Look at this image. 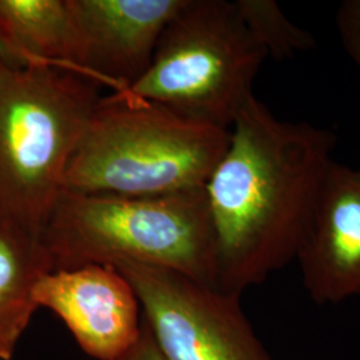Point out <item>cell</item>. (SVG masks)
Here are the masks:
<instances>
[{"mask_svg":"<svg viewBox=\"0 0 360 360\" xmlns=\"http://www.w3.org/2000/svg\"><path fill=\"white\" fill-rule=\"evenodd\" d=\"M336 135L251 96L206 184L218 288L242 295L294 260L334 159Z\"/></svg>","mask_w":360,"mask_h":360,"instance_id":"6da1fadb","label":"cell"},{"mask_svg":"<svg viewBox=\"0 0 360 360\" xmlns=\"http://www.w3.org/2000/svg\"><path fill=\"white\" fill-rule=\"evenodd\" d=\"M53 269L134 263L218 288L206 187L159 196L63 190L43 230Z\"/></svg>","mask_w":360,"mask_h":360,"instance_id":"7a4b0ae2","label":"cell"},{"mask_svg":"<svg viewBox=\"0 0 360 360\" xmlns=\"http://www.w3.org/2000/svg\"><path fill=\"white\" fill-rule=\"evenodd\" d=\"M230 129L129 91L102 96L65 169L67 191L159 196L206 187Z\"/></svg>","mask_w":360,"mask_h":360,"instance_id":"3957f363","label":"cell"},{"mask_svg":"<svg viewBox=\"0 0 360 360\" xmlns=\"http://www.w3.org/2000/svg\"><path fill=\"white\" fill-rule=\"evenodd\" d=\"M102 86L0 50V220L43 231Z\"/></svg>","mask_w":360,"mask_h":360,"instance_id":"277c9868","label":"cell"},{"mask_svg":"<svg viewBox=\"0 0 360 360\" xmlns=\"http://www.w3.org/2000/svg\"><path fill=\"white\" fill-rule=\"evenodd\" d=\"M267 58L235 1L186 0L165 28L148 70L127 91L230 129L254 96L255 77Z\"/></svg>","mask_w":360,"mask_h":360,"instance_id":"5b68a950","label":"cell"},{"mask_svg":"<svg viewBox=\"0 0 360 360\" xmlns=\"http://www.w3.org/2000/svg\"><path fill=\"white\" fill-rule=\"evenodd\" d=\"M139 299L143 322L168 360H276L242 307V295L176 271L115 267Z\"/></svg>","mask_w":360,"mask_h":360,"instance_id":"8992f818","label":"cell"},{"mask_svg":"<svg viewBox=\"0 0 360 360\" xmlns=\"http://www.w3.org/2000/svg\"><path fill=\"white\" fill-rule=\"evenodd\" d=\"M186 0H67L77 70L112 92L127 91L153 62L158 41Z\"/></svg>","mask_w":360,"mask_h":360,"instance_id":"52a82bcc","label":"cell"},{"mask_svg":"<svg viewBox=\"0 0 360 360\" xmlns=\"http://www.w3.org/2000/svg\"><path fill=\"white\" fill-rule=\"evenodd\" d=\"M35 302L65 323L92 359H119L142 334L139 299L111 266L52 271L37 285Z\"/></svg>","mask_w":360,"mask_h":360,"instance_id":"ba28073f","label":"cell"},{"mask_svg":"<svg viewBox=\"0 0 360 360\" xmlns=\"http://www.w3.org/2000/svg\"><path fill=\"white\" fill-rule=\"evenodd\" d=\"M295 259L315 303L360 297V171L333 162Z\"/></svg>","mask_w":360,"mask_h":360,"instance_id":"9c48e42d","label":"cell"},{"mask_svg":"<svg viewBox=\"0 0 360 360\" xmlns=\"http://www.w3.org/2000/svg\"><path fill=\"white\" fill-rule=\"evenodd\" d=\"M55 271L43 231L0 220V360H11L34 314L35 290Z\"/></svg>","mask_w":360,"mask_h":360,"instance_id":"30bf717a","label":"cell"},{"mask_svg":"<svg viewBox=\"0 0 360 360\" xmlns=\"http://www.w3.org/2000/svg\"><path fill=\"white\" fill-rule=\"evenodd\" d=\"M0 50L22 65L77 70V43L67 0H0Z\"/></svg>","mask_w":360,"mask_h":360,"instance_id":"8fae6325","label":"cell"},{"mask_svg":"<svg viewBox=\"0 0 360 360\" xmlns=\"http://www.w3.org/2000/svg\"><path fill=\"white\" fill-rule=\"evenodd\" d=\"M236 7L257 44L276 60L312 50L315 37L294 25L274 0H236Z\"/></svg>","mask_w":360,"mask_h":360,"instance_id":"7c38bea8","label":"cell"},{"mask_svg":"<svg viewBox=\"0 0 360 360\" xmlns=\"http://www.w3.org/2000/svg\"><path fill=\"white\" fill-rule=\"evenodd\" d=\"M335 20L345 50L360 68V0L342 1Z\"/></svg>","mask_w":360,"mask_h":360,"instance_id":"4fadbf2b","label":"cell"},{"mask_svg":"<svg viewBox=\"0 0 360 360\" xmlns=\"http://www.w3.org/2000/svg\"><path fill=\"white\" fill-rule=\"evenodd\" d=\"M143 321V319H142ZM116 360H168L150 331L148 326L143 322L142 334L138 342L129 351Z\"/></svg>","mask_w":360,"mask_h":360,"instance_id":"5bb4252c","label":"cell"}]
</instances>
